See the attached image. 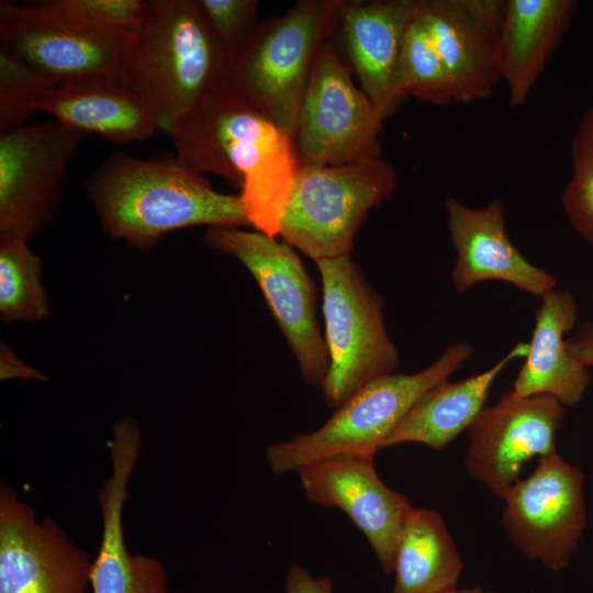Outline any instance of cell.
I'll list each match as a JSON object with an SVG mask.
<instances>
[{
  "label": "cell",
  "instance_id": "23",
  "mask_svg": "<svg viewBox=\"0 0 593 593\" xmlns=\"http://www.w3.org/2000/svg\"><path fill=\"white\" fill-rule=\"evenodd\" d=\"M528 343H517L492 367L458 381H443L426 391L383 444V448L419 443L435 450L449 446L484 409L489 391L514 359L527 355Z\"/></svg>",
  "mask_w": 593,
  "mask_h": 593
},
{
  "label": "cell",
  "instance_id": "25",
  "mask_svg": "<svg viewBox=\"0 0 593 593\" xmlns=\"http://www.w3.org/2000/svg\"><path fill=\"white\" fill-rule=\"evenodd\" d=\"M43 262L22 238H0V314L3 323L48 317Z\"/></svg>",
  "mask_w": 593,
  "mask_h": 593
},
{
  "label": "cell",
  "instance_id": "12",
  "mask_svg": "<svg viewBox=\"0 0 593 593\" xmlns=\"http://www.w3.org/2000/svg\"><path fill=\"white\" fill-rule=\"evenodd\" d=\"M502 499V523L513 544L528 558L562 570L586 527L583 472L556 450Z\"/></svg>",
  "mask_w": 593,
  "mask_h": 593
},
{
  "label": "cell",
  "instance_id": "16",
  "mask_svg": "<svg viewBox=\"0 0 593 593\" xmlns=\"http://www.w3.org/2000/svg\"><path fill=\"white\" fill-rule=\"evenodd\" d=\"M503 0H415V12L445 63L456 101L488 99L501 79L497 36Z\"/></svg>",
  "mask_w": 593,
  "mask_h": 593
},
{
  "label": "cell",
  "instance_id": "29",
  "mask_svg": "<svg viewBox=\"0 0 593 593\" xmlns=\"http://www.w3.org/2000/svg\"><path fill=\"white\" fill-rule=\"evenodd\" d=\"M56 11L88 25L136 34L143 23L147 1L143 0H53Z\"/></svg>",
  "mask_w": 593,
  "mask_h": 593
},
{
  "label": "cell",
  "instance_id": "2",
  "mask_svg": "<svg viewBox=\"0 0 593 593\" xmlns=\"http://www.w3.org/2000/svg\"><path fill=\"white\" fill-rule=\"evenodd\" d=\"M83 192L104 232L137 250L179 228L250 225L239 195L214 190L175 157L116 152L94 167Z\"/></svg>",
  "mask_w": 593,
  "mask_h": 593
},
{
  "label": "cell",
  "instance_id": "18",
  "mask_svg": "<svg viewBox=\"0 0 593 593\" xmlns=\"http://www.w3.org/2000/svg\"><path fill=\"white\" fill-rule=\"evenodd\" d=\"M445 212L456 251L451 271L456 291L465 292L489 280L511 283L539 298L556 288V278L529 262L508 237L500 200L477 209L449 197Z\"/></svg>",
  "mask_w": 593,
  "mask_h": 593
},
{
  "label": "cell",
  "instance_id": "15",
  "mask_svg": "<svg viewBox=\"0 0 593 593\" xmlns=\"http://www.w3.org/2000/svg\"><path fill=\"white\" fill-rule=\"evenodd\" d=\"M309 501L342 510L362 532L383 571H393L404 522L413 508L409 499L378 475L373 458L344 454L296 470Z\"/></svg>",
  "mask_w": 593,
  "mask_h": 593
},
{
  "label": "cell",
  "instance_id": "24",
  "mask_svg": "<svg viewBox=\"0 0 593 593\" xmlns=\"http://www.w3.org/2000/svg\"><path fill=\"white\" fill-rule=\"evenodd\" d=\"M463 562L444 519L413 507L398 541L391 593H443L456 589Z\"/></svg>",
  "mask_w": 593,
  "mask_h": 593
},
{
  "label": "cell",
  "instance_id": "21",
  "mask_svg": "<svg viewBox=\"0 0 593 593\" xmlns=\"http://www.w3.org/2000/svg\"><path fill=\"white\" fill-rule=\"evenodd\" d=\"M578 320L573 295L553 289L541 298L525 362L512 385L517 396L546 394L563 406L577 405L591 384V376L569 351L564 335Z\"/></svg>",
  "mask_w": 593,
  "mask_h": 593
},
{
  "label": "cell",
  "instance_id": "31",
  "mask_svg": "<svg viewBox=\"0 0 593 593\" xmlns=\"http://www.w3.org/2000/svg\"><path fill=\"white\" fill-rule=\"evenodd\" d=\"M286 593H333L332 580L313 577L300 564H292L284 581Z\"/></svg>",
  "mask_w": 593,
  "mask_h": 593
},
{
  "label": "cell",
  "instance_id": "35",
  "mask_svg": "<svg viewBox=\"0 0 593 593\" xmlns=\"http://www.w3.org/2000/svg\"><path fill=\"white\" fill-rule=\"evenodd\" d=\"M592 301H593V293H592Z\"/></svg>",
  "mask_w": 593,
  "mask_h": 593
},
{
  "label": "cell",
  "instance_id": "7",
  "mask_svg": "<svg viewBox=\"0 0 593 593\" xmlns=\"http://www.w3.org/2000/svg\"><path fill=\"white\" fill-rule=\"evenodd\" d=\"M315 262L329 356L321 389L326 404L337 409L370 381L394 372L400 358L385 328L384 300L350 255Z\"/></svg>",
  "mask_w": 593,
  "mask_h": 593
},
{
  "label": "cell",
  "instance_id": "34",
  "mask_svg": "<svg viewBox=\"0 0 593 593\" xmlns=\"http://www.w3.org/2000/svg\"><path fill=\"white\" fill-rule=\"evenodd\" d=\"M443 593H493V592H485L480 586H475V588L463 589V590L452 589Z\"/></svg>",
  "mask_w": 593,
  "mask_h": 593
},
{
  "label": "cell",
  "instance_id": "19",
  "mask_svg": "<svg viewBox=\"0 0 593 593\" xmlns=\"http://www.w3.org/2000/svg\"><path fill=\"white\" fill-rule=\"evenodd\" d=\"M414 7L415 0H346L338 23L344 51L361 90L384 121L409 97L402 49Z\"/></svg>",
  "mask_w": 593,
  "mask_h": 593
},
{
  "label": "cell",
  "instance_id": "30",
  "mask_svg": "<svg viewBox=\"0 0 593 593\" xmlns=\"http://www.w3.org/2000/svg\"><path fill=\"white\" fill-rule=\"evenodd\" d=\"M561 203L571 227L593 245V160L573 165Z\"/></svg>",
  "mask_w": 593,
  "mask_h": 593
},
{
  "label": "cell",
  "instance_id": "4",
  "mask_svg": "<svg viewBox=\"0 0 593 593\" xmlns=\"http://www.w3.org/2000/svg\"><path fill=\"white\" fill-rule=\"evenodd\" d=\"M474 353L466 342L447 347L429 366L414 373L379 377L349 396L317 429L268 446L266 459L275 474L335 455L373 458L415 402L448 380Z\"/></svg>",
  "mask_w": 593,
  "mask_h": 593
},
{
  "label": "cell",
  "instance_id": "27",
  "mask_svg": "<svg viewBox=\"0 0 593 593\" xmlns=\"http://www.w3.org/2000/svg\"><path fill=\"white\" fill-rule=\"evenodd\" d=\"M56 85L0 47V134L27 124Z\"/></svg>",
  "mask_w": 593,
  "mask_h": 593
},
{
  "label": "cell",
  "instance_id": "11",
  "mask_svg": "<svg viewBox=\"0 0 593 593\" xmlns=\"http://www.w3.org/2000/svg\"><path fill=\"white\" fill-rule=\"evenodd\" d=\"M85 135L55 119L0 134V238L29 240L53 223Z\"/></svg>",
  "mask_w": 593,
  "mask_h": 593
},
{
  "label": "cell",
  "instance_id": "10",
  "mask_svg": "<svg viewBox=\"0 0 593 593\" xmlns=\"http://www.w3.org/2000/svg\"><path fill=\"white\" fill-rule=\"evenodd\" d=\"M383 122L334 47L322 45L312 64L294 135L302 166L380 157Z\"/></svg>",
  "mask_w": 593,
  "mask_h": 593
},
{
  "label": "cell",
  "instance_id": "6",
  "mask_svg": "<svg viewBox=\"0 0 593 593\" xmlns=\"http://www.w3.org/2000/svg\"><path fill=\"white\" fill-rule=\"evenodd\" d=\"M396 183L394 168L381 157L302 166L279 235L315 261L350 255L370 210L385 201Z\"/></svg>",
  "mask_w": 593,
  "mask_h": 593
},
{
  "label": "cell",
  "instance_id": "3",
  "mask_svg": "<svg viewBox=\"0 0 593 593\" xmlns=\"http://www.w3.org/2000/svg\"><path fill=\"white\" fill-rule=\"evenodd\" d=\"M227 59L197 0H148L122 82L169 136L176 123L226 76Z\"/></svg>",
  "mask_w": 593,
  "mask_h": 593
},
{
  "label": "cell",
  "instance_id": "14",
  "mask_svg": "<svg viewBox=\"0 0 593 593\" xmlns=\"http://www.w3.org/2000/svg\"><path fill=\"white\" fill-rule=\"evenodd\" d=\"M0 485V593H87L92 561L52 518Z\"/></svg>",
  "mask_w": 593,
  "mask_h": 593
},
{
  "label": "cell",
  "instance_id": "13",
  "mask_svg": "<svg viewBox=\"0 0 593 593\" xmlns=\"http://www.w3.org/2000/svg\"><path fill=\"white\" fill-rule=\"evenodd\" d=\"M564 406L553 396H517L511 391L479 413L467 429V471L503 496L521 478L525 462L556 451Z\"/></svg>",
  "mask_w": 593,
  "mask_h": 593
},
{
  "label": "cell",
  "instance_id": "26",
  "mask_svg": "<svg viewBox=\"0 0 593 593\" xmlns=\"http://www.w3.org/2000/svg\"><path fill=\"white\" fill-rule=\"evenodd\" d=\"M402 74L407 96L436 105L456 101L450 74L415 7L403 42Z\"/></svg>",
  "mask_w": 593,
  "mask_h": 593
},
{
  "label": "cell",
  "instance_id": "9",
  "mask_svg": "<svg viewBox=\"0 0 593 593\" xmlns=\"http://www.w3.org/2000/svg\"><path fill=\"white\" fill-rule=\"evenodd\" d=\"M136 34L94 27L48 2H0V47L63 83L87 78L122 81Z\"/></svg>",
  "mask_w": 593,
  "mask_h": 593
},
{
  "label": "cell",
  "instance_id": "28",
  "mask_svg": "<svg viewBox=\"0 0 593 593\" xmlns=\"http://www.w3.org/2000/svg\"><path fill=\"white\" fill-rule=\"evenodd\" d=\"M201 13L228 61L245 45L256 25L258 0H197Z\"/></svg>",
  "mask_w": 593,
  "mask_h": 593
},
{
  "label": "cell",
  "instance_id": "33",
  "mask_svg": "<svg viewBox=\"0 0 593 593\" xmlns=\"http://www.w3.org/2000/svg\"><path fill=\"white\" fill-rule=\"evenodd\" d=\"M1 379L19 378L23 380L45 379L43 373L25 363L7 345H1L0 353Z\"/></svg>",
  "mask_w": 593,
  "mask_h": 593
},
{
  "label": "cell",
  "instance_id": "32",
  "mask_svg": "<svg viewBox=\"0 0 593 593\" xmlns=\"http://www.w3.org/2000/svg\"><path fill=\"white\" fill-rule=\"evenodd\" d=\"M572 164L593 160V105L588 110L571 143Z\"/></svg>",
  "mask_w": 593,
  "mask_h": 593
},
{
  "label": "cell",
  "instance_id": "1",
  "mask_svg": "<svg viewBox=\"0 0 593 593\" xmlns=\"http://www.w3.org/2000/svg\"><path fill=\"white\" fill-rule=\"evenodd\" d=\"M176 160L240 189L249 224L270 237L302 167L294 137L238 93L226 76L176 123Z\"/></svg>",
  "mask_w": 593,
  "mask_h": 593
},
{
  "label": "cell",
  "instance_id": "20",
  "mask_svg": "<svg viewBox=\"0 0 593 593\" xmlns=\"http://www.w3.org/2000/svg\"><path fill=\"white\" fill-rule=\"evenodd\" d=\"M574 0H505L497 36L508 104H524L572 23Z\"/></svg>",
  "mask_w": 593,
  "mask_h": 593
},
{
  "label": "cell",
  "instance_id": "22",
  "mask_svg": "<svg viewBox=\"0 0 593 593\" xmlns=\"http://www.w3.org/2000/svg\"><path fill=\"white\" fill-rule=\"evenodd\" d=\"M65 125L113 143L141 142L157 131L141 98L113 78H87L56 85L36 105Z\"/></svg>",
  "mask_w": 593,
  "mask_h": 593
},
{
  "label": "cell",
  "instance_id": "5",
  "mask_svg": "<svg viewBox=\"0 0 593 593\" xmlns=\"http://www.w3.org/2000/svg\"><path fill=\"white\" fill-rule=\"evenodd\" d=\"M346 0H300L258 22L228 61V83L279 126L295 135L315 55L337 30Z\"/></svg>",
  "mask_w": 593,
  "mask_h": 593
},
{
  "label": "cell",
  "instance_id": "17",
  "mask_svg": "<svg viewBox=\"0 0 593 593\" xmlns=\"http://www.w3.org/2000/svg\"><path fill=\"white\" fill-rule=\"evenodd\" d=\"M110 445L111 473L98 494L102 537L92 561L93 593H169L166 571L154 558L131 553L124 541L122 512L128 496V479L137 461L141 432L131 416L116 419Z\"/></svg>",
  "mask_w": 593,
  "mask_h": 593
},
{
  "label": "cell",
  "instance_id": "8",
  "mask_svg": "<svg viewBox=\"0 0 593 593\" xmlns=\"http://www.w3.org/2000/svg\"><path fill=\"white\" fill-rule=\"evenodd\" d=\"M203 242L234 256L249 270L298 361L302 379L322 388L329 356L316 316L317 290L293 247L235 226H211Z\"/></svg>",
  "mask_w": 593,
  "mask_h": 593
}]
</instances>
